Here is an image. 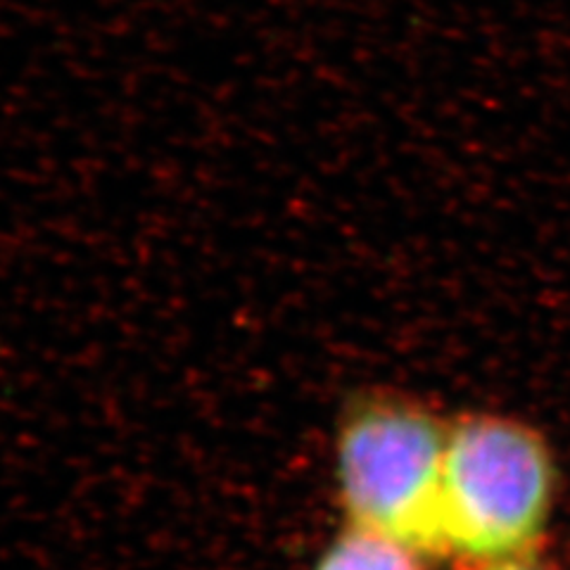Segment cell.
<instances>
[{
	"label": "cell",
	"instance_id": "1",
	"mask_svg": "<svg viewBox=\"0 0 570 570\" xmlns=\"http://www.w3.org/2000/svg\"><path fill=\"white\" fill-rule=\"evenodd\" d=\"M559 471L547 438L504 414L450 425L442 475L444 554L473 563L530 557L554 511Z\"/></svg>",
	"mask_w": 570,
	"mask_h": 570
},
{
	"label": "cell",
	"instance_id": "3",
	"mask_svg": "<svg viewBox=\"0 0 570 570\" xmlns=\"http://www.w3.org/2000/svg\"><path fill=\"white\" fill-rule=\"evenodd\" d=\"M421 559L412 547L352 525L324 551L314 570H423Z\"/></svg>",
	"mask_w": 570,
	"mask_h": 570
},
{
	"label": "cell",
	"instance_id": "4",
	"mask_svg": "<svg viewBox=\"0 0 570 570\" xmlns=\"http://www.w3.org/2000/svg\"><path fill=\"white\" fill-rule=\"evenodd\" d=\"M475 570H551V568L530 554V557H513V559L475 563Z\"/></svg>",
	"mask_w": 570,
	"mask_h": 570
},
{
	"label": "cell",
	"instance_id": "2",
	"mask_svg": "<svg viewBox=\"0 0 570 570\" xmlns=\"http://www.w3.org/2000/svg\"><path fill=\"white\" fill-rule=\"evenodd\" d=\"M450 425L406 397H373L347 414L337 438L335 475L354 528L444 557L442 475Z\"/></svg>",
	"mask_w": 570,
	"mask_h": 570
}]
</instances>
